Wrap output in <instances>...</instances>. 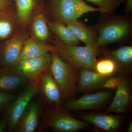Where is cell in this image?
I'll return each mask as SVG.
<instances>
[{"label":"cell","instance_id":"1","mask_svg":"<svg viewBox=\"0 0 132 132\" xmlns=\"http://www.w3.org/2000/svg\"><path fill=\"white\" fill-rule=\"evenodd\" d=\"M56 52L75 68H86L95 71L99 47L97 45H86L85 46L65 44L57 39L54 42Z\"/></svg>","mask_w":132,"mask_h":132},{"label":"cell","instance_id":"2","mask_svg":"<svg viewBox=\"0 0 132 132\" xmlns=\"http://www.w3.org/2000/svg\"><path fill=\"white\" fill-rule=\"evenodd\" d=\"M108 16L96 26L98 32L97 46L100 47L125 39L131 32V20L125 16Z\"/></svg>","mask_w":132,"mask_h":132},{"label":"cell","instance_id":"3","mask_svg":"<svg viewBox=\"0 0 132 132\" xmlns=\"http://www.w3.org/2000/svg\"><path fill=\"white\" fill-rule=\"evenodd\" d=\"M52 62L49 71L60 87L64 97H70L75 93L79 76L75 68L63 61L56 51L51 52Z\"/></svg>","mask_w":132,"mask_h":132},{"label":"cell","instance_id":"4","mask_svg":"<svg viewBox=\"0 0 132 132\" xmlns=\"http://www.w3.org/2000/svg\"><path fill=\"white\" fill-rule=\"evenodd\" d=\"M46 111L43 116L45 126L57 132H74L85 129L87 124L70 115L59 106Z\"/></svg>","mask_w":132,"mask_h":132},{"label":"cell","instance_id":"5","mask_svg":"<svg viewBox=\"0 0 132 132\" xmlns=\"http://www.w3.org/2000/svg\"><path fill=\"white\" fill-rule=\"evenodd\" d=\"M99 11V8L88 5L83 0H53L52 12L57 21L67 23L78 20L84 14Z\"/></svg>","mask_w":132,"mask_h":132},{"label":"cell","instance_id":"6","mask_svg":"<svg viewBox=\"0 0 132 132\" xmlns=\"http://www.w3.org/2000/svg\"><path fill=\"white\" fill-rule=\"evenodd\" d=\"M40 93L38 81H30L25 89L10 106L6 116L10 131H14L31 100Z\"/></svg>","mask_w":132,"mask_h":132},{"label":"cell","instance_id":"7","mask_svg":"<svg viewBox=\"0 0 132 132\" xmlns=\"http://www.w3.org/2000/svg\"><path fill=\"white\" fill-rule=\"evenodd\" d=\"M27 38L26 33L19 32L5 43L0 49V65L2 68L17 65L23 45Z\"/></svg>","mask_w":132,"mask_h":132},{"label":"cell","instance_id":"8","mask_svg":"<svg viewBox=\"0 0 132 132\" xmlns=\"http://www.w3.org/2000/svg\"><path fill=\"white\" fill-rule=\"evenodd\" d=\"M50 53L40 57L21 60L17 66L28 80L38 81L44 73L49 70L52 62Z\"/></svg>","mask_w":132,"mask_h":132},{"label":"cell","instance_id":"9","mask_svg":"<svg viewBox=\"0 0 132 132\" xmlns=\"http://www.w3.org/2000/svg\"><path fill=\"white\" fill-rule=\"evenodd\" d=\"M112 96L109 91H102L86 94L67 103L66 108L71 111H79L98 109L102 106Z\"/></svg>","mask_w":132,"mask_h":132},{"label":"cell","instance_id":"10","mask_svg":"<svg viewBox=\"0 0 132 132\" xmlns=\"http://www.w3.org/2000/svg\"><path fill=\"white\" fill-rule=\"evenodd\" d=\"M40 93L41 92L48 102L54 106L61 103L62 93L49 70L44 73L38 81Z\"/></svg>","mask_w":132,"mask_h":132},{"label":"cell","instance_id":"11","mask_svg":"<svg viewBox=\"0 0 132 132\" xmlns=\"http://www.w3.org/2000/svg\"><path fill=\"white\" fill-rule=\"evenodd\" d=\"M40 104L31 101L18 121L14 131L19 132H34L38 127L41 112Z\"/></svg>","mask_w":132,"mask_h":132},{"label":"cell","instance_id":"12","mask_svg":"<svg viewBox=\"0 0 132 132\" xmlns=\"http://www.w3.org/2000/svg\"><path fill=\"white\" fill-rule=\"evenodd\" d=\"M28 80L17 65L0 69V91L15 90L24 85Z\"/></svg>","mask_w":132,"mask_h":132},{"label":"cell","instance_id":"13","mask_svg":"<svg viewBox=\"0 0 132 132\" xmlns=\"http://www.w3.org/2000/svg\"><path fill=\"white\" fill-rule=\"evenodd\" d=\"M115 96L107 109L108 113H121L127 110L130 100V90L127 80L120 78Z\"/></svg>","mask_w":132,"mask_h":132},{"label":"cell","instance_id":"14","mask_svg":"<svg viewBox=\"0 0 132 132\" xmlns=\"http://www.w3.org/2000/svg\"><path fill=\"white\" fill-rule=\"evenodd\" d=\"M109 77L102 76L86 68H82L76 85V90L85 92L102 87Z\"/></svg>","mask_w":132,"mask_h":132},{"label":"cell","instance_id":"15","mask_svg":"<svg viewBox=\"0 0 132 132\" xmlns=\"http://www.w3.org/2000/svg\"><path fill=\"white\" fill-rule=\"evenodd\" d=\"M81 118L100 129L108 132H114L118 130L121 120L119 116L109 114H89Z\"/></svg>","mask_w":132,"mask_h":132},{"label":"cell","instance_id":"16","mask_svg":"<svg viewBox=\"0 0 132 132\" xmlns=\"http://www.w3.org/2000/svg\"><path fill=\"white\" fill-rule=\"evenodd\" d=\"M56 51L54 46L40 42L33 38H27L24 43L20 61L40 57Z\"/></svg>","mask_w":132,"mask_h":132},{"label":"cell","instance_id":"17","mask_svg":"<svg viewBox=\"0 0 132 132\" xmlns=\"http://www.w3.org/2000/svg\"><path fill=\"white\" fill-rule=\"evenodd\" d=\"M66 24L79 41L82 42L85 45L97 46L98 36L97 33L93 28L81 24L78 20L68 22Z\"/></svg>","mask_w":132,"mask_h":132},{"label":"cell","instance_id":"18","mask_svg":"<svg viewBox=\"0 0 132 132\" xmlns=\"http://www.w3.org/2000/svg\"><path fill=\"white\" fill-rule=\"evenodd\" d=\"M48 28L59 36L60 39L67 45H77L79 40L75 38L71 30L63 23L59 21H50Z\"/></svg>","mask_w":132,"mask_h":132},{"label":"cell","instance_id":"19","mask_svg":"<svg viewBox=\"0 0 132 132\" xmlns=\"http://www.w3.org/2000/svg\"><path fill=\"white\" fill-rule=\"evenodd\" d=\"M110 57L119 65L128 67L130 65L132 61V47L125 46L110 51L109 53Z\"/></svg>","mask_w":132,"mask_h":132},{"label":"cell","instance_id":"20","mask_svg":"<svg viewBox=\"0 0 132 132\" xmlns=\"http://www.w3.org/2000/svg\"><path fill=\"white\" fill-rule=\"evenodd\" d=\"M32 29L34 34L39 40L44 41L49 38L48 27L45 15L42 13L38 14L35 17Z\"/></svg>","mask_w":132,"mask_h":132},{"label":"cell","instance_id":"21","mask_svg":"<svg viewBox=\"0 0 132 132\" xmlns=\"http://www.w3.org/2000/svg\"><path fill=\"white\" fill-rule=\"evenodd\" d=\"M8 7L0 10V39L8 38L14 29V22Z\"/></svg>","mask_w":132,"mask_h":132},{"label":"cell","instance_id":"22","mask_svg":"<svg viewBox=\"0 0 132 132\" xmlns=\"http://www.w3.org/2000/svg\"><path fill=\"white\" fill-rule=\"evenodd\" d=\"M17 10V16L22 24L27 23L34 7L35 0H14Z\"/></svg>","mask_w":132,"mask_h":132},{"label":"cell","instance_id":"23","mask_svg":"<svg viewBox=\"0 0 132 132\" xmlns=\"http://www.w3.org/2000/svg\"><path fill=\"white\" fill-rule=\"evenodd\" d=\"M118 68L116 62L112 59L108 58L97 61L95 65V71L103 76L111 77Z\"/></svg>","mask_w":132,"mask_h":132},{"label":"cell","instance_id":"24","mask_svg":"<svg viewBox=\"0 0 132 132\" xmlns=\"http://www.w3.org/2000/svg\"><path fill=\"white\" fill-rule=\"evenodd\" d=\"M97 5L101 12L104 14H111L116 8L125 2V0H86Z\"/></svg>","mask_w":132,"mask_h":132},{"label":"cell","instance_id":"25","mask_svg":"<svg viewBox=\"0 0 132 132\" xmlns=\"http://www.w3.org/2000/svg\"><path fill=\"white\" fill-rule=\"evenodd\" d=\"M16 95L0 91V110L5 108L15 99Z\"/></svg>","mask_w":132,"mask_h":132},{"label":"cell","instance_id":"26","mask_svg":"<svg viewBox=\"0 0 132 132\" xmlns=\"http://www.w3.org/2000/svg\"><path fill=\"white\" fill-rule=\"evenodd\" d=\"M120 79V78L113 77L110 78L109 77L103 83L102 86V87L113 90L117 89L119 86Z\"/></svg>","mask_w":132,"mask_h":132},{"label":"cell","instance_id":"27","mask_svg":"<svg viewBox=\"0 0 132 132\" xmlns=\"http://www.w3.org/2000/svg\"><path fill=\"white\" fill-rule=\"evenodd\" d=\"M8 126L7 120L6 117L0 119V132L5 131Z\"/></svg>","mask_w":132,"mask_h":132},{"label":"cell","instance_id":"28","mask_svg":"<svg viewBox=\"0 0 132 132\" xmlns=\"http://www.w3.org/2000/svg\"><path fill=\"white\" fill-rule=\"evenodd\" d=\"M11 4V0H0V10L9 7Z\"/></svg>","mask_w":132,"mask_h":132},{"label":"cell","instance_id":"29","mask_svg":"<svg viewBox=\"0 0 132 132\" xmlns=\"http://www.w3.org/2000/svg\"><path fill=\"white\" fill-rule=\"evenodd\" d=\"M132 10V0H127L125 5V11L126 13H130Z\"/></svg>","mask_w":132,"mask_h":132},{"label":"cell","instance_id":"30","mask_svg":"<svg viewBox=\"0 0 132 132\" xmlns=\"http://www.w3.org/2000/svg\"><path fill=\"white\" fill-rule=\"evenodd\" d=\"M128 132H132V123H130L129 125V127H128V129L127 130Z\"/></svg>","mask_w":132,"mask_h":132}]
</instances>
